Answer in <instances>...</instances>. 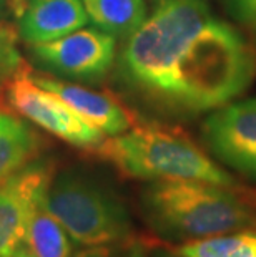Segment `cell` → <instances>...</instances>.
<instances>
[{
    "label": "cell",
    "mask_w": 256,
    "mask_h": 257,
    "mask_svg": "<svg viewBox=\"0 0 256 257\" xmlns=\"http://www.w3.org/2000/svg\"><path fill=\"white\" fill-rule=\"evenodd\" d=\"M45 140L9 108L0 106V183L40 158Z\"/></svg>",
    "instance_id": "11"
},
{
    "label": "cell",
    "mask_w": 256,
    "mask_h": 257,
    "mask_svg": "<svg viewBox=\"0 0 256 257\" xmlns=\"http://www.w3.org/2000/svg\"><path fill=\"white\" fill-rule=\"evenodd\" d=\"M32 78L42 88L63 100L87 123L102 131L105 136L122 135L135 124L133 113L112 93L87 88L81 83L63 81L52 75L45 76L32 72Z\"/></svg>",
    "instance_id": "9"
},
{
    "label": "cell",
    "mask_w": 256,
    "mask_h": 257,
    "mask_svg": "<svg viewBox=\"0 0 256 257\" xmlns=\"http://www.w3.org/2000/svg\"><path fill=\"white\" fill-rule=\"evenodd\" d=\"M47 189L32 207L24 249L34 257H73L68 232L47 207Z\"/></svg>",
    "instance_id": "12"
},
{
    "label": "cell",
    "mask_w": 256,
    "mask_h": 257,
    "mask_svg": "<svg viewBox=\"0 0 256 257\" xmlns=\"http://www.w3.org/2000/svg\"><path fill=\"white\" fill-rule=\"evenodd\" d=\"M87 24L83 0H27L17 30L22 42L35 45L62 38Z\"/></svg>",
    "instance_id": "10"
},
{
    "label": "cell",
    "mask_w": 256,
    "mask_h": 257,
    "mask_svg": "<svg viewBox=\"0 0 256 257\" xmlns=\"http://www.w3.org/2000/svg\"><path fill=\"white\" fill-rule=\"evenodd\" d=\"M233 20L256 37V0H221Z\"/></svg>",
    "instance_id": "17"
},
{
    "label": "cell",
    "mask_w": 256,
    "mask_h": 257,
    "mask_svg": "<svg viewBox=\"0 0 256 257\" xmlns=\"http://www.w3.org/2000/svg\"><path fill=\"white\" fill-rule=\"evenodd\" d=\"M2 96L5 108L72 146L95 150L105 140L102 131L87 123L63 100L42 88L32 78L30 67L9 81Z\"/></svg>",
    "instance_id": "5"
},
{
    "label": "cell",
    "mask_w": 256,
    "mask_h": 257,
    "mask_svg": "<svg viewBox=\"0 0 256 257\" xmlns=\"http://www.w3.org/2000/svg\"><path fill=\"white\" fill-rule=\"evenodd\" d=\"M29 57L43 72L77 83H97L115 65L117 38L83 27L57 40L29 45Z\"/></svg>",
    "instance_id": "6"
},
{
    "label": "cell",
    "mask_w": 256,
    "mask_h": 257,
    "mask_svg": "<svg viewBox=\"0 0 256 257\" xmlns=\"http://www.w3.org/2000/svg\"><path fill=\"white\" fill-rule=\"evenodd\" d=\"M53 173L50 160L37 158L0 183V257H15L24 249L32 207Z\"/></svg>",
    "instance_id": "8"
},
{
    "label": "cell",
    "mask_w": 256,
    "mask_h": 257,
    "mask_svg": "<svg viewBox=\"0 0 256 257\" xmlns=\"http://www.w3.org/2000/svg\"><path fill=\"white\" fill-rule=\"evenodd\" d=\"M17 4L20 5V9H22V14H24V10H25V5H27V0H17Z\"/></svg>",
    "instance_id": "21"
},
{
    "label": "cell",
    "mask_w": 256,
    "mask_h": 257,
    "mask_svg": "<svg viewBox=\"0 0 256 257\" xmlns=\"http://www.w3.org/2000/svg\"><path fill=\"white\" fill-rule=\"evenodd\" d=\"M150 2L156 5V4H160V2H163V0H150Z\"/></svg>",
    "instance_id": "22"
},
{
    "label": "cell",
    "mask_w": 256,
    "mask_h": 257,
    "mask_svg": "<svg viewBox=\"0 0 256 257\" xmlns=\"http://www.w3.org/2000/svg\"><path fill=\"white\" fill-rule=\"evenodd\" d=\"M150 229L168 242H195L256 229V204L235 186L190 179L150 181L140 196Z\"/></svg>",
    "instance_id": "2"
},
{
    "label": "cell",
    "mask_w": 256,
    "mask_h": 257,
    "mask_svg": "<svg viewBox=\"0 0 256 257\" xmlns=\"http://www.w3.org/2000/svg\"><path fill=\"white\" fill-rule=\"evenodd\" d=\"M146 257H188L182 250L170 245H146Z\"/></svg>",
    "instance_id": "19"
},
{
    "label": "cell",
    "mask_w": 256,
    "mask_h": 257,
    "mask_svg": "<svg viewBox=\"0 0 256 257\" xmlns=\"http://www.w3.org/2000/svg\"><path fill=\"white\" fill-rule=\"evenodd\" d=\"M73 257H146V244L133 237L123 242L83 247Z\"/></svg>",
    "instance_id": "16"
},
{
    "label": "cell",
    "mask_w": 256,
    "mask_h": 257,
    "mask_svg": "<svg viewBox=\"0 0 256 257\" xmlns=\"http://www.w3.org/2000/svg\"><path fill=\"white\" fill-rule=\"evenodd\" d=\"M188 257H256V229L180 245Z\"/></svg>",
    "instance_id": "14"
},
{
    "label": "cell",
    "mask_w": 256,
    "mask_h": 257,
    "mask_svg": "<svg viewBox=\"0 0 256 257\" xmlns=\"http://www.w3.org/2000/svg\"><path fill=\"white\" fill-rule=\"evenodd\" d=\"M19 40L17 24L0 22V95L10 80L29 68L19 50Z\"/></svg>",
    "instance_id": "15"
},
{
    "label": "cell",
    "mask_w": 256,
    "mask_h": 257,
    "mask_svg": "<svg viewBox=\"0 0 256 257\" xmlns=\"http://www.w3.org/2000/svg\"><path fill=\"white\" fill-rule=\"evenodd\" d=\"M89 22L117 40H127L148 19L145 0H83Z\"/></svg>",
    "instance_id": "13"
},
{
    "label": "cell",
    "mask_w": 256,
    "mask_h": 257,
    "mask_svg": "<svg viewBox=\"0 0 256 257\" xmlns=\"http://www.w3.org/2000/svg\"><path fill=\"white\" fill-rule=\"evenodd\" d=\"M22 15V9L17 0H0V22H17Z\"/></svg>",
    "instance_id": "18"
},
{
    "label": "cell",
    "mask_w": 256,
    "mask_h": 257,
    "mask_svg": "<svg viewBox=\"0 0 256 257\" xmlns=\"http://www.w3.org/2000/svg\"><path fill=\"white\" fill-rule=\"evenodd\" d=\"M95 151L127 178L143 181L190 179L236 186L235 179L183 131L163 124L135 123L125 133L103 140Z\"/></svg>",
    "instance_id": "3"
},
{
    "label": "cell",
    "mask_w": 256,
    "mask_h": 257,
    "mask_svg": "<svg viewBox=\"0 0 256 257\" xmlns=\"http://www.w3.org/2000/svg\"><path fill=\"white\" fill-rule=\"evenodd\" d=\"M201 138L223 165L256 179V96L210 111L201 124Z\"/></svg>",
    "instance_id": "7"
},
{
    "label": "cell",
    "mask_w": 256,
    "mask_h": 257,
    "mask_svg": "<svg viewBox=\"0 0 256 257\" xmlns=\"http://www.w3.org/2000/svg\"><path fill=\"white\" fill-rule=\"evenodd\" d=\"M15 257H34V255H32L30 252H27V250H25V249H22V250H20V252H19L17 255H15Z\"/></svg>",
    "instance_id": "20"
},
{
    "label": "cell",
    "mask_w": 256,
    "mask_h": 257,
    "mask_svg": "<svg viewBox=\"0 0 256 257\" xmlns=\"http://www.w3.org/2000/svg\"><path fill=\"white\" fill-rule=\"evenodd\" d=\"M118 75L155 110L195 116L243 95L254 80L256 57L203 0H163L125 40Z\"/></svg>",
    "instance_id": "1"
},
{
    "label": "cell",
    "mask_w": 256,
    "mask_h": 257,
    "mask_svg": "<svg viewBox=\"0 0 256 257\" xmlns=\"http://www.w3.org/2000/svg\"><path fill=\"white\" fill-rule=\"evenodd\" d=\"M47 207L75 244H115L133 239L127 204L105 179L81 166L55 171L47 189Z\"/></svg>",
    "instance_id": "4"
}]
</instances>
